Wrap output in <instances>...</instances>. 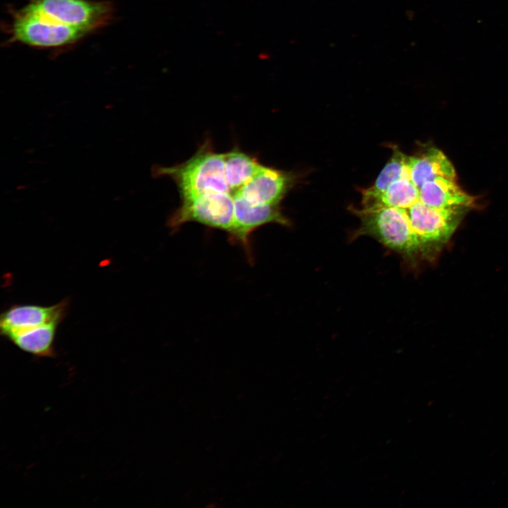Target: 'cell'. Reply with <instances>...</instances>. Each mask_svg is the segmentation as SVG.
Returning a JSON list of instances; mask_svg holds the SVG:
<instances>
[{
    "instance_id": "obj_10",
    "label": "cell",
    "mask_w": 508,
    "mask_h": 508,
    "mask_svg": "<svg viewBox=\"0 0 508 508\" xmlns=\"http://www.w3.org/2000/svg\"><path fill=\"white\" fill-rule=\"evenodd\" d=\"M405 161L409 173L413 183L420 188L424 183L437 177L455 180L454 168L440 150L434 147L417 155H405Z\"/></svg>"
},
{
    "instance_id": "obj_12",
    "label": "cell",
    "mask_w": 508,
    "mask_h": 508,
    "mask_svg": "<svg viewBox=\"0 0 508 508\" xmlns=\"http://www.w3.org/2000/svg\"><path fill=\"white\" fill-rule=\"evenodd\" d=\"M60 322H51L18 333L8 339L19 349L37 357L55 355L54 339Z\"/></svg>"
},
{
    "instance_id": "obj_4",
    "label": "cell",
    "mask_w": 508,
    "mask_h": 508,
    "mask_svg": "<svg viewBox=\"0 0 508 508\" xmlns=\"http://www.w3.org/2000/svg\"><path fill=\"white\" fill-rule=\"evenodd\" d=\"M234 195L231 193L210 192L181 199L170 216L168 226L173 230L188 222L229 232L234 219Z\"/></svg>"
},
{
    "instance_id": "obj_8",
    "label": "cell",
    "mask_w": 508,
    "mask_h": 508,
    "mask_svg": "<svg viewBox=\"0 0 508 508\" xmlns=\"http://www.w3.org/2000/svg\"><path fill=\"white\" fill-rule=\"evenodd\" d=\"M67 300L51 306L25 304L14 305L0 317L1 334L8 339L21 332L51 322H61L66 315Z\"/></svg>"
},
{
    "instance_id": "obj_5",
    "label": "cell",
    "mask_w": 508,
    "mask_h": 508,
    "mask_svg": "<svg viewBox=\"0 0 508 508\" xmlns=\"http://www.w3.org/2000/svg\"><path fill=\"white\" fill-rule=\"evenodd\" d=\"M10 34L12 40L28 46L53 48L72 44L88 33L56 23L23 7L13 15Z\"/></svg>"
},
{
    "instance_id": "obj_2",
    "label": "cell",
    "mask_w": 508,
    "mask_h": 508,
    "mask_svg": "<svg viewBox=\"0 0 508 508\" xmlns=\"http://www.w3.org/2000/svg\"><path fill=\"white\" fill-rule=\"evenodd\" d=\"M361 224L356 236L373 237L385 246L410 259L423 248L404 209L389 206H363L355 210Z\"/></svg>"
},
{
    "instance_id": "obj_3",
    "label": "cell",
    "mask_w": 508,
    "mask_h": 508,
    "mask_svg": "<svg viewBox=\"0 0 508 508\" xmlns=\"http://www.w3.org/2000/svg\"><path fill=\"white\" fill-rule=\"evenodd\" d=\"M24 8L88 34L106 26L114 12L109 2L90 0H29Z\"/></svg>"
},
{
    "instance_id": "obj_1",
    "label": "cell",
    "mask_w": 508,
    "mask_h": 508,
    "mask_svg": "<svg viewBox=\"0 0 508 508\" xmlns=\"http://www.w3.org/2000/svg\"><path fill=\"white\" fill-rule=\"evenodd\" d=\"M153 171L157 176H168L174 181L181 200L210 192L231 193L225 176L224 153L216 152L210 140L185 162L171 167L157 166Z\"/></svg>"
},
{
    "instance_id": "obj_7",
    "label": "cell",
    "mask_w": 508,
    "mask_h": 508,
    "mask_svg": "<svg viewBox=\"0 0 508 508\" xmlns=\"http://www.w3.org/2000/svg\"><path fill=\"white\" fill-rule=\"evenodd\" d=\"M234 219L229 238L240 245L251 255L250 237L258 228L268 224L289 226V219L283 214L279 205L251 202L238 193L234 195Z\"/></svg>"
},
{
    "instance_id": "obj_6",
    "label": "cell",
    "mask_w": 508,
    "mask_h": 508,
    "mask_svg": "<svg viewBox=\"0 0 508 508\" xmlns=\"http://www.w3.org/2000/svg\"><path fill=\"white\" fill-rule=\"evenodd\" d=\"M468 208H435L418 201L404 210L424 250L430 245L446 242Z\"/></svg>"
},
{
    "instance_id": "obj_11",
    "label": "cell",
    "mask_w": 508,
    "mask_h": 508,
    "mask_svg": "<svg viewBox=\"0 0 508 508\" xmlns=\"http://www.w3.org/2000/svg\"><path fill=\"white\" fill-rule=\"evenodd\" d=\"M435 208L469 207L473 197L464 192L455 180L437 177L424 183L419 188V200Z\"/></svg>"
},
{
    "instance_id": "obj_13",
    "label": "cell",
    "mask_w": 508,
    "mask_h": 508,
    "mask_svg": "<svg viewBox=\"0 0 508 508\" xmlns=\"http://www.w3.org/2000/svg\"><path fill=\"white\" fill-rule=\"evenodd\" d=\"M262 164L253 155L234 147L224 153L225 176L231 194L241 189L259 171Z\"/></svg>"
},
{
    "instance_id": "obj_9",
    "label": "cell",
    "mask_w": 508,
    "mask_h": 508,
    "mask_svg": "<svg viewBox=\"0 0 508 508\" xmlns=\"http://www.w3.org/2000/svg\"><path fill=\"white\" fill-rule=\"evenodd\" d=\"M292 182L293 176L290 174L262 164L251 179L236 193L251 202L279 205Z\"/></svg>"
}]
</instances>
